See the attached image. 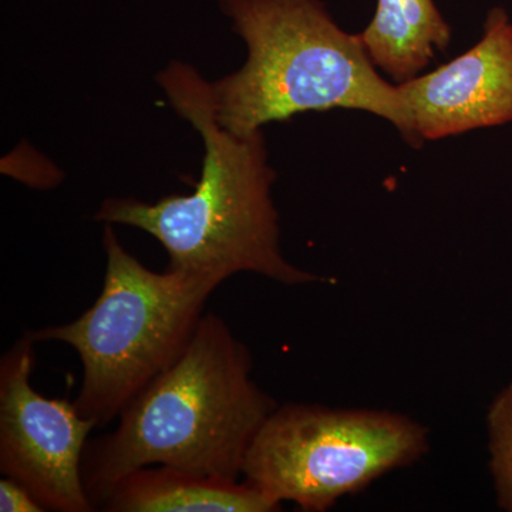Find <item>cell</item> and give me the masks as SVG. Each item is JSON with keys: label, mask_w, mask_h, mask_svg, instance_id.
Returning <instances> with one entry per match:
<instances>
[{"label": "cell", "mask_w": 512, "mask_h": 512, "mask_svg": "<svg viewBox=\"0 0 512 512\" xmlns=\"http://www.w3.org/2000/svg\"><path fill=\"white\" fill-rule=\"evenodd\" d=\"M427 450L429 431L403 414L289 403L256 433L242 476L276 504L325 512Z\"/></svg>", "instance_id": "5b68a950"}, {"label": "cell", "mask_w": 512, "mask_h": 512, "mask_svg": "<svg viewBox=\"0 0 512 512\" xmlns=\"http://www.w3.org/2000/svg\"><path fill=\"white\" fill-rule=\"evenodd\" d=\"M106 274L96 302L64 325L28 330L35 342L72 346L83 366L77 412L97 427L119 417L151 380L190 345L217 282L181 272H154L127 252L106 224Z\"/></svg>", "instance_id": "277c9868"}, {"label": "cell", "mask_w": 512, "mask_h": 512, "mask_svg": "<svg viewBox=\"0 0 512 512\" xmlns=\"http://www.w3.org/2000/svg\"><path fill=\"white\" fill-rule=\"evenodd\" d=\"M99 510L106 512H274L281 505L247 481L150 466L114 485Z\"/></svg>", "instance_id": "ba28073f"}, {"label": "cell", "mask_w": 512, "mask_h": 512, "mask_svg": "<svg viewBox=\"0 0 512 512\" xmlns=\"http://www.w3.org/2000/svg\"><path fill=\"white\" fill-rule=\"evenodd\" d=\"M487 423L498 498L504 508L512 511V383L495 397Z\"/></svg>", "instance_id": "30bf717a"}, {"label": "cell", "mask_w": 512, "mask_h": 512, "mask_svg": "<svg viewBox=\"0 0 512 512\" xmlns=\"http://www.w3.org/2000/svg\"><path fill=\"white\" fill-rule=\"evenodd\" d=\"M397 86L412 111L421 144L511 123L510 16L504 9H491L477 45L434 72Z\"/></svg>", "instance_id": "52a82bcc"}, {"label": "cell", "mask_w": 512, "mask_h": 512, "mask_svg": "<svg viewBox=\"0 0 512 512\" xmlns=\"http://www.w3.org/2000/svg\"><path fill=\"white\" fill-rule=\"evenodd\" d=\"M156 79L175 113L202 138L200 181L192 194L168 195L154 204L107 198L94 220L147 232L167 252V269L218 285L241 272L288 286L328 281L282 254L272 200L276 173L268 163L264 131L238 136L222 127L210 82L191 64L173 60Z\"/></svg>", "instance_id": "6da1fadb"}, {"label": "cell", "mask_w": 512, "mask_h": 512, "mask_svg": "<svg viewBox=\"0 0 512 512\" xmlns=\"http://www.w3.org/2000/svg\"><path fill=\"white\" fill-rule=\"evenodd\" d=\"M360 37L377 69L403 84L420 76L437 50L447 52L451 29L434 0H377Z\"/></svg>", "instance_id": "9c48e42d"}, {"label": "cell", "mask_w": 512, "mask_h": 512, "mask_svg": "<svg viewBox=\"0 0 512 512\" xmlns=\"http://www.w3.org/2000/svg\"><path fill=\"white\" fill-rule=\"evenodd\" d=\"M251 373L247 346L224 319L204 313L180 359L124 406L116 429L87 443L83 481L96 510L144 467L238 480L252 440L278 407Z\"/></svg>", "instance_id": "7a4b0ae2"}, {"label": "cell", "mask_w": 512, "mask_h": 512, "mask_svg": "<svg viewBox=\"0 0 512 512\" xmlns=\"http://www.w3.org/2000/svg\"><path fill=\"white\" fill-rule=\"evenodd\" d=\"M35 343L25 333L0 360V471L46 511L92 512L83 457L97 423L33 389Z\"/></svg>", "instance_id": "8992f818"}, {"label": "cell", "mask_w": 512, "mask_h": 512, "mask_svg": "<svg viewBox=\"0 0 512 512\" xmlns=\"http://www.w3.org/2000/svg\"><path fill=\"white\" fill-rule=\"evenodd\" d=\"M247 45L237 72L210 83L215 119L238 136L308 111L359 110L392 123L421 147L412 111L386 82L360 35L345 32L322 0H218Z\"/></svg>", "instance_id": "3957f363"}, {"label": "cell", "mask_w": 512, "mask_h": 512, "mask_svg": "<svg viewBox=\"0 0 512 512\" xmlns=\"http://www.w3.org/2000/svg\"><path fill=\"white\" fill-rule=\"evenodd\" d=\"M0 511L2 512H43V505L33 497L28 488L18 481L6 477L0 481Z\"/></svg>", "instance_id": "8fae6325"}]
</instances>
